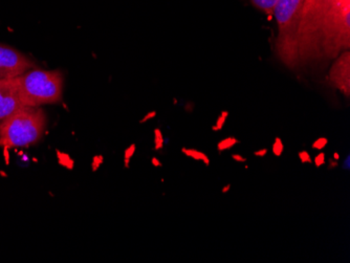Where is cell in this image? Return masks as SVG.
<instances>
[{
	"label": "cell",
	"mask_w": 350,
	"mask_h": 263,
	"mask_svg": "<svg viewBox=\"0 0 350 263\" xmlns=\"http://www.w3.org/2000/svg\"><path fill=\"white\" fill-rule=\"evenodd\" d=\"M46 128V115L39 107L23 106L0 122V146L19 148L36 144Z\"/></svg>",
	"instance_id": "1"
},
{
	"label": "cell",
	"mask_w": 350,
	"mask_h": 263,
	"mask_svg": "<svg viewBox=\"0 0 350 263\" xmlns=\"http://www.w3.org/2000/svg\"><path fill=\"white\" fill-rule=\"evenodd\" d=\"M304 0H279L274 13L277 23L276 51L280 60L290 68H296L299 60V33Z\"/></svg>",
	"instance_id": "2"
},
{
	"label": "cell",
	"mask_w": 350,
	"mask_h": 263,
	"mask_svg": "<svg viewBox=\"0 0 350 263\" xmlns=\"http://www.w3.org/2000/svg\"><path fill=\"white\" fill-rule=\"evenodd\" d=\"M23 105L39 107L44 104L60 103L64 77L60 70H33L16 77Z\"/></svg>",
	"instance_id": "3"
},
{
	"label": "cell",
	"mask_w": 350,
	"mask_h": 263,
	"mask_svg": "<svg viewBox=\"0 0 350 263\" xmlns=\"http://www.w3.org/2000/svg\"><path fill=\"white\" fill-rule=\"evenodd\" d=\"M339 0H304L299 33V60L310 62L319 58V35L322 23Z\"/></svg>",
	"instance_id": "4"
},
{
	"label": "cell",
	"mask_w": 350,
	"mask_h": 263,
	"mask_svg": "<svg viewBox=\"0 0 350 263\" xmlns=\"http://www.w3.org/2000/svg\"><path fill=\"white\" fill-rule=\"evenodd\" d=\"M350 43V0H339L324 19L319 35V58H335Z\"/></svg>",
	"instance_id": "5"
},
{
	"label": "cell",
	"mask_w": 350,
	"mask_h": 263,
	"mask_svg": "<svg viewBox=\"0 0 350 263\" xmlns=\"http://www.w3.org/2000/svg\"><path fill=\"white\" fill-rule=\"evenodd\" d=\"M34 68L31 59L7 45L0 44V80L13 79Z\"/></svg>",
	"instance_id": "6"
},
{
	"label": "cell",
	"mask_w": 350,
	"mask_h": 263,
	"mask_svg": "<svg viewBox=\"0 0 350 263\" xmlns=\"http://www.w3.org/2000/svg\"><path fill=\"white\" fill-rule=\"evenodd\" d=\"M328 82L346 98L350 96V53L344 51L337 56L328 72Z\"/></svg>",
	"instance_id": "7"
},
{
	"label": "cell",
	"mask_w": 350,
	"mask_h": 263,
	"mask_svg": "<svg viewBox=\"0 0 350 263\" xmlns=\"http://www.w3.org/2000/svg\"><path fill=\"white\" fill-rule=\"evenodd\" d=\"M23 106L16 78L0 80V122Z\"/></svg>",
	"instance_id": "8"
},
{
	"label": "cell",
	"mask_w": 350,
	"mask_h": 263,
	"mask_svg": "<svg viewBox=\"0 0 350 263\" xmlns=\"http://www.w3.org/2000/svg\"><path fill=\"white\" fill-rule=\"evenodd\" d=\"M279 0H251L252 5L267 15H273Z\"/></svg>",
	"instance_id": "9"
},
{
	"label": "cell",
	"mask_w": 350,
	"mask_h": 263,
	"mask_svg": "<svg viewBox=\"0 0 350 263\" xmlns=\"http://www.w3.org/2000/svg\"><path fill=\"white\" fill-rule=\"evenodd\" d=\"M183 152H184L186 156L193 158V160L200 161V162L204 163L206 167H209L210 164H211L209 156H206V153L202 152V151L196 150V149H183Z\"/></svg>",
	"instance_id": "10"
},
{
	"label": "cell",
	"mask_w": 350,
	"mask_h": 263,
	"mask_svg": "<svg viewBox=\"0 0 350 263\" xmlns=\"http://www.w3.org/2000/svg\"><path fill=\"white\" fill-rule=\"evenodd\" d=\"M238 144H241V141L238 140L237 137H226V139L217 143V151L219 153H222L224 151L230 150V149L233 148V147Z\"/></svg>",
	"instance_id": "11"
},
{
	"label": "cell",
	"mask_w": 350,
	"mask_h": 263,
	"mask_svg": "<svg viewBox=\"0 0 350 263\" xmlns=\"http://www.w3.org/2000/svg\"><path fill=\"white\" fill-rule=\"evenodd\" d=\"M273 154L277 158H280L284 152V144H283L282 140L280 137H275L274 143L272 146Z\"/></svg>",
	"instance_id": "12"
},
{
	"label": "cell",
	"mask_w": 350,
	"mask_h": 263,
	"mask_svg": "<svg viewBox=\"0 0 350 263\" xmlns=\"http://www.w3.org/2000/svg\"><path fill=\"white\" fill-rule=\"evenodd\" d=\"M328 145V139L327 137H319V139H317L316 141H314V143H312V148L314 149V150H318L321 151L323 150L324 148H325L326 146Z\"/></svg>",
	"instance_id": "13"
},
{
	"label": "cell",
	"mask_w": 350,
	"mask_h": 263,
	"mask_svg": "<svg viewBox=\"0 0 350 263\" xmlns=\"http://www.w3.org/2000/svg\"><path fill=\"white\" fill-rule=\"evenodd\" d=\"M298 158L302 164H312V158L306 150L299 151Z\"/></svg>",
	"instance_id": "14"
},
{
	"label": "cell",
	"mask_w": 350,
	"mask_h": 263,
	"mask_svg": "<svg viewBox=\"0 0 350 263\" xmlns=\"http://www.w3.org/2000/svg\"><path fill=\"white\" fill-rule=\"evenodd\" d=\"M312 163H314V166H316L317 168H320V167H322L323 166V165H325V153L320 152L319 154H317V156H314V160H312Z\"/></svg>",
	"instance_id": "15"
},
{
	"label": "cell",
	"mask_w": 350,
	"mask_h": 263,
	"mask_svg": "<svg viewBox=\"0 0 350 263\" xmlns=\"http://www.w3.org/2000/svg\"><path fill=\"white\" fill-rule=\"evenodd\" d=\"M228 117V113H224L221 115V117H219V119L217 120V123H216V125H214L213 127H212V130L213 131H218L221 130L222 127H224V125H225L226 119H227Z\"/></svg>",
	"instance_id": "16"
},
{
	"label": "cell",
	"mask_w": 350,
	"mask_h": 263,
	"mask_svg": "<svg viewBox=\"0 0 350 263\" xmlns=\"http://www.w3.org/2000/svg\"><path fill=\"white\" fill-rule=\"evenodd\" d=\"M232 160L235 161L236 163H245L247 162V158L241 156L239 153H233L231 156Z\"/></svg>",
	"instance_id": "17"
},
{
	"label": "cell",
	"mask_w": 350,
	"mask_h": 263,
	"mask_svg": "<svg viewBox=\"0 0 350 263\" xmlns=\"http://www.w3.org/2000/svg\"><path fill=\"white\" fill-rule=\"evenodd\" d=\"M267 153H269V149L262 148L255 151V152H254V156H257V158H265Z\"/></svg>",
	"instance_id": "18"
},
{
	"label": "cell",
	"mask_w": 350,
	"mask_h": 263,
	"mask_svg": "<svg viewBox=\"0 0 350 263\" xmlns=\"http://www.w3.org/2000/svg\"><path fill=\"white\" fill-rule=\"evenodd\" d=\"M342 169L345 170V171H349L350 170V154L347 153V156H346L345 160L343 161V164H342Z\"/></svg>",
	"instance_id": "19"
},
{
	"label": "cell",
	"mask_w": 350,
	"mask_h": 263,
	"mask_svg": "<svg viewBox=\"0 0 350 263\" xmlns=\"http://www.w3.org/2000/svg\"><path fill=\"white\" fill-rule=\"evenodd\" d=\"M338 167V161L334 160V158H330L329 161H328V169H335Z\"/></svg>",
	"instance_id": "20"
},
{
	"label": "cell",
	"mask_w": 350,
	"mask_h": 263,
	"mask_svg": "<svg viewBox=\"0 0 350 263\" xmlns=\"http://www.w3.org/2000/svg\"><path fill=\"white\" fill-rule=\"evenodd\" d=\"M162 147V137H161L160 133L159 131H157V148H161Z\"/></svg>",
	"instance_id": "21"
},
{
	"label": "cell",
	"mask_w": 350,
	"mask_h": 263,
	"mask_svg": "<svg viewBox=\"0 0 350 263\" xmlns=\"http://www.w3.org/2000/svg\"><path fill=\"white\" fill-rule=\"evenodd\" d=\"M230 190H231V184H226L225 187L222 188V189H221V193L222 194L229 193Z\"/></svg>",
	"instance_id": "22"
},
{
	"label": "cell",
	"mask_w": 350,
	"mask_h": 263,
	"mask_svg": "<svg viewBox=\"0 0 350 263\" xmlns=\"http://www.w3.org/2000/svg\"><path fill=\"white\" fill-rule=\"evenodd\" d=\"M332 158L335 161H339L340 160V154L338 152L334 153V156H332Z\"/></svg>",
	"instance_id": "23"
}]
</instances>
